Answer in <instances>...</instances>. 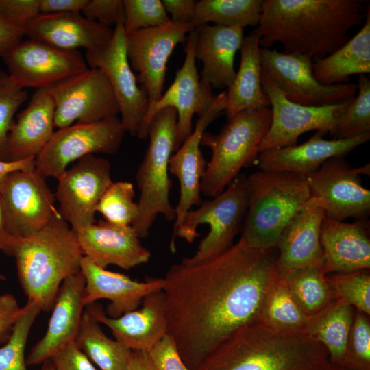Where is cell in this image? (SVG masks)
Here are the masks:
<instances>
[{
  "instance_id": "obj_26",
  "label": "cell",
  "mask_w": 370,
  "mask_h": 370,
  "mask_svg": "<svg viewBox=\"0 0 370 370\" xmlns=\"http://www.w3.org/2000/svg\"><path fill=\"white\" fill-rule=\"evenodd\" d=\"M325 132L317 131L301 144L260 152L257 164L260 170L286 171L308 175L333 157H344L370 139V133L345 139H325Z\"/></svg>"
},
{
  "instance_id": "obj_58",
  "label": "cell",
  "mask_w": 370,
  "mask_h": 370,
  "mask_svg": "<svg viewBox=\"0 0 370 370\" xmlns=\"http://www.w3.org/2000/svg\"><path fill=\"white\" fill-rule=\"evenodd\" d=\"M40 370H55V368L51 360H48L42 363Z\"/></svg>"
},
{
  "instance_id": "obj_17",
  "label": "cell",
  "mask_w": 370,
  "mask_h": 370,
  "mask_svg": "<svg viewBox=\"0 0 370 370\" xmlns=\"http://www.w3.org/2000/svg\"><path fill=\"white\" fill-rule=\"evenodd\" d=\"M196 28L188 33L184 49L185 59L176 73L173 82L154 104L149 107L136 134L140 139L148 137V129L153 115L166 107L177 111V148L193 132L192 120L195 114H204L212 104L215 95L210 85L200 82L195 63V47Z\"/></svg>"
},
{
  "instance_id": "obj_51",
  "label": "cell",
  "mask_w": 370,
  "mask_h": 370,
  "mask_svg": "<svg viewBox=\"0 0 370 370\" xmlns=\"http://www.w3.org/2000/svg\"><path fill=\"white\" fill-rule=\"evenodd\" d=\"M24 29L12 23L0 14V57L23 40Z\"/></svg>"
},
{
  "instance_id": "obj_46",
  "label": "cell",
  "mask_w": 370,
  "mask_h": 370,
  "mask_svg": "<svg viewBox=\"0 0 370 370\" xmlns=\"http://www.w3.org/2000/svg\"><path fill=\"white\" fill-rule=\"evenodd\" d=\"M82 13L86 18L107 27L124 23L123 0H88Z\"/></svg>"
},
{
  "instance_id": "obj_21",
  "label": "cell",
  "mask_w": 370,
  "mask_h": 370,
  "mask_svg": "<svg viewBox=\"0 0 370 370\" xmlns=\"http://www.w3.org/2000/svg\"><path fill=\"white\" fill-rule=\"evenodd\" d=\"M325 216L323 208L311 197L286 226L276 245L278 280L284 282L292 273L300 269L322 268L320 232Z\"/></svg>"
},
{
  "instance_id": "obj_44",
  "label": "cell",
  "mask_w": 370,
  "mask_h": 370,
  "mask_svg": "<svg viewBox=\"0 0 370 370\" xmlns=\"http://www.w3.org/2000/svg\"><path fill=\"white\" fill-rule=\"evenodd\" d=\"M125 34L158 27L171 19L160 0H123Z\"/></svg>"
},
{
  "instance_id": "obj_41",
  "label": "cell",
  "mask_w": 370,
  "mask_h": 370,
  "mask_svg": "<svg viewBox=\"0 0 370 370\" xmlns=\"http://www.w3.org/2000/svg\"><path fill=\"white\" fill-rule=\"evenodd\" d=\"M357 87V94L332 136L334 138H350L370 133V80L366 75H359Z\"/></svg>"
},
{
  "instance_id": "obj_35",
  "label": "cell",
  "mask_w": 370,
  "mask_h": 370,
  "mask_svg": "<svg viewBox=\"0 0 370 370\" xmlns=\"http://www.w3.org/2000/svg\"><path fill=\"white\" fill-rule=\"evenodd\" d=\"M263 0H200L190 24L195 27L212 22L228 27H256Z\"/></svg>"
},
{
  "instance_id": "obj_30",
  "label": "cell",
  "mask_w": 370,
  "mask_h": 370,
  "mask_svg": "<svg viewBox=\"0 0 370 370\" xmlns=\"http://www.w3.org/2000/svg\"><path fill=\"white\" fill-rule=\"evenodd\" d=\"M55 101L47 88L37 89L14 121L8 137L10 161L36 158L54 133Z\"/></svg>"
},
{
  "instance_id": "obj_3",
  "label": "cell",
  "mask_w": 370,
  "mask_h": 370,
  "mask_svg": "<svg viewBox=\"0 0 370 370\" xmlns=\"http://www.w3.org/2000/svg\"><path fill=\"white\" fill-rule=\"evenodd\" d=\"M328 362L325 348L306 332L260 320L231 334L195 370H322Z\"/></svg>"
},
{
  "instance_id": "obj_54",
  "label": "cell",
  "mask_w": 370,
  "mask_h": 370,
  "mask_svg": "<svg viewBox=\"0 0 370 370\" xmlns=\"http://www.w3.org/2000/svg\"><path fill=\"white\" fill-rule=\"evenodd\" d=\"M14 238L10 235L8 228L5 212L0 197V251L9 254Z\"/></svg>"
},
{
  "instance_id": "obj_32",
  "label": "cell",
  "mask_w": 370,
  "mask_h": 370,
  "mask_svg": "<svg viewBox=\"0 0 370 370\" xmlns=\"http://www.w3.org/2000/svg\"><path fill=\"white\" fill-rule=\"evenodd\" d=\"M313 75L321 84L347 83L354 75L370 73V8L360 29L342 47L313 62Z\"/></svg>"
},
{
  "instance_id": "obj_42",
  "label": "cell",
  "mask_w": 370,
  "mask_h": 370,
  "mask_svg": "<svg viewBox=\"0 0 370 370\" xmlns=\"http://www.w3.org/2000/svg\"><path fill=\"white\" fill-rule=\"evenodd\" d=\"M27 97L26 90L16 85L8 73L0 71V160L10 161L8 134L16 112Z\"/></svg>"
},
{
  "instance_id": "obj_31",
  "label": "cell",
  "mask_w": 370,
  "mask_h": 370,
  "mask_svg": "<svg viewBox=\"0 0 370 370\" xmlns=\"http://www.w3.org/2000/svg\"><path fill=\"white\" fill-rule=\"evenodd\" d=\"M259 38L252 34L244 37L240 49L241 61L232 85L227 88L225 109L227 119L240 112L271 106L261 83L262 66Z\"/></svg>"
},
{
  "instance_id": "obj_47",
  "label": "cell",
  "mask_w": 370,
  "mask_h": 370,
  "mask_svg": "<svg viewBox=\"0 0 370 370\" xmlns=\"http://www.w3.org/2000/svg\"><path fill=\"white\" fill-rule=\"evenodd\" d=\"M40 14L39 0H0V14L24 30Z\"/></svg>"
},
{
  "instance_id": "obj_50",
  "label": "cell",
  "mask_w": 370,
  "mask_h": 370,
  "mask_svg": "<svg viewBox=\"0 0 370 370\" xmlns=\"http://www.w3.org/2000/svg\"><path fill=\"white\" fill-rule=\"evenodd\" d=\"M167 14L174 23L190 24L197 1L195 0H162Z\"/></svg>"
},
{
  "instance_id": "obj_57",
  "label": "cell",
  "mask_w": 370,
  "mask_h": 370,
  "mask_svg": "<svg viewBox=\"0 0 370 370\" xmlns=\"http://www.w3.org/2000/svg\"><path fill=\"white\" fill-rule=\"evenodd\" d=\"M322 370H349L342 366L331 364L328 362Z\"/></svg>"
},
{
  "instance_id": "obj_8",
  "label": "cell",
  "mask_w": 370,
  "mask_h": 370,
  "mask_svg": "<svg viewBox=\"0 0 370 370\" xmlns=\"http://www.w3.org/2000/svg\"><path fill=\"white\" fill-rule=\"evenodd\" d=\"M247 176L240 174L219 195L190 210L172 234L170 249L175 252V238L193 243L200 236L197 228L208 224L209 232L195 254L181 262L193 264L216 258L227 251L243 227L247 210Z\"/></svg>"
},
{
  "instance_id": "obj_56",
  "label": "cell",
  "mask_w": 370,
  "mask_h": 370,
  "mask_svg": "<svg viewBox=\"0 0 370 370\" xmlns=\"http://www.w3.org/2000/svg\"><path fill=\"white\" fill-rule=\"evenodd\" d=\"M356 171L358 173V175L360 174H364L366 175H369L370 173V166L369 163L366 164L360 167L355 168Z\"/></svg>"
},
{
  "instance_id": "obj_13",
  "label": "cell",
  "mask_w": 370,
  "mask_h": 370,
  "mask_svg": "<svg viewBox=\"0 0 370 370\" xmlns=\"http://www.w3.org/2000/svg\"><path fill=\"white\" fill-rule=\"evenodd\" d=\"M8 74L21 88H49L88 67L78 50H66L29 38L2 57Z\"/></svg>"
},
{
  "instance_id": "obj_22",
  "label": "cell",
  "mask_w": 370,
  "mask_h": 370,
  "mask_svg": "<svg viewBox=\"0 0 370 370\" xmlns=\"http://www.w3.org/2000/svg\"><path fill=\"white\" fill-rule=\"evenodd\" d=\"M75 233L83 256L103 269L113 264L129 270L151 258V252L141 244L132 225L99 220Z\"/></svg>"
},
{
  "instance_id": "obj_37",
  "label": "cell",
  "mask_w": 370,
  "mask_h": 370,
  "mask_svg": "<svg viewBox=\"0 0 370 370\" xmlns=\"http://www.w3.org/2000/svg\"><path fill=\"white\" fill-rule=\"evenodd\" d=\"M309 317L295 301L286 283L277 279L267 295L260 320L278 330L305 332Z\"/></svg>"
},
{
  "instance_id": "obj_43",
  "label": "cell",
  "mask_w": 370,
  "mask_h": 370,
  "mask_svg": "<svg viewBox=\"0 0 370 370\" xmlns=\"http://www.w3.org/2000/svg\"><path fill=\"white\" fill-rule=\"evenodd\" d=\"M342 367L349 370H370L369 315L355 310Z\"/></svg>"
},
{
  "instance_id": "obj_11",
  "label": "cell",
  "mask_w": 370,
  "mask_h": 370,
  "mask_svg": "<svg viewBox=\"0 0 370 370\" xmlns=\"http://www.w3.org/2000/svg\"><path fill=\"white\" fill-rule=\"evenodd\" d=\"M261 83L270 101L272 119L259 145V153L296 145L301 135L312 130L325 132L333 136L354 98L332 105L303 106L288 100L262 71Z\"/></svg>"
},
{
  "instance_id": "obj_29",
  "label": "cell",
  "mask_w": 370,
  "mask_h": 370,
  "mask_svg": "<svg viewBox=\"0 0 370 370\" xmlns=\"http://www.w3.org/2000/svg\"><path fill=\"white\" fill-rule=\"evenodd\" d=\"M196 30L195 56L203 64L200 82L214 88H229L236 74L234 58L243 41L244 28L204 24Z\"/></svg>"
},
{
  "instance_id": "obj_40",
  "label": "cell",
  "mask_w": 370,
  "mask_h": 370,
  "mask_svg": "<svg viewBox=\"0 0 370 370\" xmlns=\"http://www.w3.org/2000/svg\"><path fill=\"white\" fill-rule=\"evenodd\" d=\"M327 281L336 300L369 316L370 274L367 270L334 273L327 277Z\"/></svg>"
},
{
  "instance_id": "obj_48",
  "label": "cell",
  "mask_w": 370,
  "mask_h": 370,
  "mask_svg": "<svg viewBox=\"0 0 370 370\" xmlns=\"http://www.w3.org/2000/svg\"><path fill=\"white\" fill-rule=\"evenodd\" d=\"M49 360L55 370H98L79 349L75 341L66 344Z\"/></svg>"
},
{
  "instance_id": "obj_19",
  "label": "cell",
  "mask_w": 370,
  "mask_h": 370,
  "mask_svg": "<svg viewBox=\"0 0 370 370\" xmlns=\"http://www.w3.org/2000/svg\"><path fill=\"white\" fill-rule=\"evenodd\" d=\"M310 196L317 199L329 219H367L370 190L362 186L360 175L343 157H333L306 175Z\"/></svg>"
},
{
  "instance_id": "obj_45",
  "label": "cell",
  "mask_w": 370,
  "mask_h": 370,
  "mask_svg": "<svg viewBox=\"0 0 370 370\" xmlns=\"http://www.w3.org/2000/svg\"><path fill=\"white\" fill-rule=\"evenodd\" d=\"M147 353L151 370H190L175 343L166 334Z\"/></svg>"
},
{
  "instance_id": "obj_36",
  "label": "cell",
  "mask_w": 370,
  "mask_h": 370,
  "mask_svg": "<svg viewBox=\"0 0 370 370\" xmlns=\"http://www.w3.org/2000/svg\"><path fill=\"white\" fill-rule=\"evenodd\" d=\"M284 282L295 301L308 316L316 314L336 299L321 267L298 269Z\"/></svg>"
},
{
  "instance_id": "obj_6",
  "label": "cell",
  "mask_w": 370,
  "mask_h": 370,
  "mask_svg": "<svg viewBox=\"0 0 370 370\" xmlns=\"http://www.w3.org/2000/svg\"><path fill=\"white\" fill-rule=\"evenodd\" d=\"M271 119L269 108L242 111L228 119L217 134H203L201 145L212 151L201 180L203 195L216 197L240 175L243 167L257 164L258 147Z\"/></svg>"
},
{
  "instance_id": "obj_18",
  "label": "cell",
  "mask_w": 370,
  "mask_h": 370,
  "mask_svg": "<svg viewBox=\"0 0 370 370\" xmlns=\"http://www.w3.org/2000/svg\"><path fill=\"white\" fill-rule=\"evenodd\" d=\"M86 62L90 68L99 69L106 75L115 95L125 131L136 136L148 111L149 100L145 89L137 85L127 59L123 23L114 27L108 44L96 51H86Z\"/></svg>"
},
{
  "instance_id": "obj_5",
  "label": "cell",
  "mask_w": 370,
  "mask_h": 370,
  "mask_svg": "<svg viewBox=\"0 0 370 370\" xmlns=\"http://www.w3.org/2000/svg\"><path fill=\"white\" fill-rule=\"evenodd\" d=\"M247 210L240 239L250 249L276 247L286 226L310 199L306 176L262 171L247 176Z\"/></svg>"
},
{
  "instance_id": "obj_15",
  "label": "cell",
  "mask_w": 370,
  "mask_h": 370,
  "mask_svg": "<svg viewBox=\"0 0 370 370\" xmlns=\"http://www.w3.org/2000/svg\"><path fill=\"white\" fill-rule=\"evenodd\" d=\"M195 29L191 24L170 21L163 25L125 34L127 59L132 69L138 73L137 82L148 95L149 107L163 94L166 64L173 51L178 44L184 43L188 33Z\"/></svg>"
},
{
  "instance_id": "obj_1",
  "label": "cell",
  "mask_w": 370,
  "mask_h": 370,
  "mask_svg": "<svg viewBox=\"0 0 370 370\" xmlns=\"http://www.w3.org/2000/svg\"><path fill=\"white\" fill-rule=\"evenodd\" d=\"M278 250L249 248L239 239L227 251L193 264H173L164 278L167 334L190 370L241 328L260 321L278 279Z\"/></svg>"
},
{
  "instance_id": "obj_25",
  "label": "cell",
  "mask_w": 370,
  "mask_h": 370,
  "mask_svg": "<svg viewBox=\"0 0 370 370\" xmlns=\"http://www.w3.org/2000/svg\"><path fill=\"white\" fill-rule=\"evenodd\" d=\"M85 278L81 271L62 283L44 336L26 358L27 365L42 364L66 344L75 341L84 308Z\"/></svg>"
},
{
  "instance_id": "obj_49",
  "label": "cell",
  "mask_w": 370,
  "mask_h": 370,
  "mask_svg": "<svg viewBox=\"0 0 370 370\" xmlns=\"http://www.w3.org/2000/svg\"><path fill=\"white\" fill-rule=\"evenodd\" d=\"M21 311V308L13 295H0V343H6L10 338Z\"/></svg>"
},
{
  "instance_id": "obj_7",
  "label": "cell",
  "mask_w": 370,
  "mask_h": 370,
  "mask_svg": "<svg viewBox=\"0 0 370 370\" xmlns=\"http://www.w3.org/2000/svg\"><path fill=\"white\" fill-rule=\"evenodd\" d=\"M177 120L176 110L166 107L153 115L149 125V144L136 175L140 193L137 202L139 213L132 225L140 238L148 236L158 215L169 221L175 219L169 198L172 187L169 160L177 150Z\"/></svg>"
},
{
  "instance_id": "obj_52",
  "label": "cell",
  "mask_w": 370,
  "mask_h": 370,
  "mask_svg": "<svg viewBox=\"0 0 370 370\" xmlns=\"http://www.w3.org/2000/svg\"><path fill=\"white\" fill-rule=\"evenodd\" d=\"M88 0H39L40 14L82 13Z\"/></svg>"
},
{
  "instance_id": "obj_59",
  "label": "cell",
  "mask_w": 370,
  "mask_h": 370,
  "mask_svg": "<svg viewBox=\"0 0 370 370\" xmlns=\"http://www.w3.org/2000/svg\"><path fill=\"white\" fill-rule=\"evenodd\" d=\"M4 280H5V277L1 273H0V281Z\"/></svg>"
},
{
  "instance_id": "obj_2",
  "label": "cell",
  "mask_w": 370,
  "mask_h": 370,
  "mask_svg": "<svg viewBox=\"0 0 370 370\" xmlns=\"http://www.w3.org/2000/svg\"><path fill=\"white\" fill-rule=\"evenodd\" d=\"M362 0H263L250 34L262 48L275 43L284 53L324 58L345 45L348 32L366 17Z\"/></svg>"
},
{
  "instance_id": "obj_9",
  "label": "cell",
  "mask_w": 370,
  "mask_h": 370,
  "mask_svg": "<svg viewBox=\"0 0 370 370\" xmlns=\"http://www.w3.org/2000/svg\"><path fill=\"white\" fill-rule=\"evenodd\" d=\"M125 132L118 116L58 129L35 158L34 169L44 177L58 179L69 164L86 156L117 152Z\"/></svg>"
},
{
  "instance_id": "obj_23",
  "label": "cell",
  "mask_w": 370,
  "mask_h": 370,
  "mask_svg": "<svg viewBox=\"0 0 370 370\" xmlns=\"http://www.w3.org/2000/svg\"><path fill=\"white\" fill-rule=\"evenodd\" d=\"M141 304L140 309L116 318L108 317L99 303L86 308L99 323L110 328L116 341L132 350L148 352L167 334L162 290L147 295Z\"/></svg>"
},
{
  "instance_id": "obj_39",
  "label": "cell",
  "mask_w": 370,
  "mask_h": 370,
  "mask_svg": "<svg viewBox=\"0 0 370 370\" xmlns=\"http://www.w3.org/2000/svg\"><path fill=\"white\" fill-rule=\"evenodd\" d=\"M135 191L132 183L112 182L101 197L96 212L106 221L119 225H132L138 217V203L134 201Z\"/></svg>"
},
{
  "instance_id": "obj_55",
  "label": "cell",
  "mask_w": 370,
  "mask_h": 370,
  "mask_svg": "<svg viewBox=\"0 0 370 370\" xmlns=\"http://www.w3.org/2000/svg\"><path fill=\"white\" fill-rule=\"evenodd\" d=\"M128 370H151L147 353L132 350Z\"/></svg>"
},
{
  "instance_id": "obj_4",
  "label": "cell",
  "mask_w": 370,
  "mask_h": 370,
  "mask_svg": "<svg viewBox=\"0 0 370 370\" xmlns=\"http://www.w3.org/2000/svg\"><path fill=\"white\" fill-rule=\"evenodd\" d=\"M9 255L28 301L51 310L63 281L80 271L83 254L75 232L60 215L26 238H14Z\"/></svg>"
},
{
  "instance_id": "obj_10",
  "label": "cell",
  "mask_w": 370,
  "mask_h": 370,
  "mask_svg": "<svg viewBox=\"0 0 370 370\" xmlns=\"http://www.w3.org/2000/svg\"><path fill=\"white\" fill-rule=\"evenodd\" d=\"M262 71L284 95L297 104L322 106L342 103L357 94L355 84L323 85L313 75V58L260 47Z\"/></svg>"
},
{
  "instance_id": "obj_16",
  "label": "cell",
  "mask_w": 370,
  "mask_h": 370,
  "mask_svg": "<svg viewBox=\"0 0 370 370\" xmlns=\"http://www.w3.org/2000/svg\"><path fill=\"white\" fill-rule=\"evenodd\" d=\"M45 178L34 169L12 172L5 180L0 197L12 237L30 236L60 215Z\"/></svg>"
},
{
  "instance_id": "obj_27",
  "label": "cell",
  "mask_w": 370,
  "mask_h": 370,
  "mask_svg": "<svg viewBox=\"0 0 370 370\" xmlns=\"http://www.w3.org/2000/svg\"><path fill=\"white\" fill-rule=\"evenodd\" d=\"M320 242L323 267L328 273H349L370 268L369 221L367 219L344 223L325 216Z\"/></svg>"
},
{
  "instance_id": "obj_14",
  "label": "cell",
  "mask_w": 370,
  "mask_h": 370,
  "mask_svg": "<svg viewBox=\"0 0 370 370\" xmlns=\"http://www.w3.org/2000/svg\"><path fill=\"white\" fill-rule=\"evenodd\" d=\"M54 194L59 213L75 232L96 222V207L113 182L110 162L94 154L86 156L58 179Z\"/></svg>"
},
{
  "instance_id": "obj_24",
  "label": "cell",
  "mask_w": 370,
  "mask_h": 370,
  "mask_svg": "<svg viewBox=\"0 0 370 370\" xmlns=\"http://www.w3.org/2000/svg\"><path fill=\"white\" fill-rule=\"evenodd\" d=\"M80 271L85 278V307L101 299L110 301L106 314L116 318L136 310L149 294L163 288L164 278H149L138 282L130 277L101 268L83 256Z\"/></svg>"
},
{
  "instance_id": "obj_28",
  "label": "cell",
  "mask_w": 370,
  "mask_h": 370,
  "mask_svg": "<svg viewBox=\"0 0 370 370\" xmlns=\"http://www.w3.org/2000/svg\"><path fill=\"white\" fill-rule=\"evenodd\" d=\"M114 29L86 18L81 13L40 14L25 29L29 38L66 50L94 51L108 44Z\"/></svg>"
},
{
  "instance_id": "obj_38",
  "label": "cell",
  "mask_w": 370,
  "mask_h": 370,
  "mask_svg": "<svg viewBox=\"0 0 370 370\" xmlns=\"http://www.w3.org/2000/svg\"><path fill=\"white\" fill-rule=\"evenodd\" d=\"M40 312L38 305L32 301L21 308L10 338L0 347V370H27L25 350L31 328Z\"/></svg>"
},
{
  "instance_id": "obj_12",
  "label": "cell",
  "mask_w": 370,
  "mask_h": 370,
  "mask_svg": "<svg viewBox=\"0 0 370 370\" xmlns=\"http://www.w3.org/2000/svg\"><path fill=\"white\" fill-rule=\"evenodd\" d=\"M55 105V127L92 123L118 116L119 105L106 75L99 69L85 71L47 88Z\"/></svg>"
},
{
  "instance_id": "obj_33",
  "label": "cell",
  "mask_w": 370,
  "mask_h": 370,
  "mask_svg": "<svg viewBox=\"0 0 370 370\" xmlns=\"http://www.w3.org/2000/svg\"><path fill=\"white\" fill-rule=\"evenodd\" d=\"M354 312V308L335 299L309 317L305 332L325 348L331 364H343Z\"/></svg>"
},
{
  "instance_id": "obj_34",
  "label": "cell",
  "mask_w": 370,
  "mask_h": 370,
  "mask_svg": "<svg viewBox=\"0 0 370 370\" xmlns=\"http://www.w3.org/2000/svg\"><path fill=\"white\" fill-rule=\"evenodd\" d=\"M75 342L100 370H128L132 349L108 338L87 309L83 312Z\"/></svg>"
},
{
  "instance_id": "obj_20",
  "label": "cell",
  "mask_w": 370,
  "mask_h": 370,
  "mask_svg": "<svg viewBox=\"0 0 370 370\" xmlns=\"http://www.w3.org/2000/svg\"><path fill=\"white\" fill-rule=\"evenodd\" d=\"M227 103L226 91L215 95L206 112L199 116L190 135L170 158L169 173L177 178L180 184V197L175 207L173 233L192 206H199L203 202L201 180L206 171L207 162L200 148L201 139L208 126L225 111Z\"/></svg>"
},
{
  "instance_id": "obj_53",
  "label": "cell",
  "mask_w": 370,
  "mask_h": 370,
  "mask_svg": "<svg viewBox=\"0 0 370 370\" xmlns=\"http://www.w3.org/2000/svg\"><path fill=\"white\" fill-rule=\"evenodd\" d=\"M35 168V158L14 161L0 160V190L6 177L12 172L31 171Z\"/></svg>"
}]
</instances>
